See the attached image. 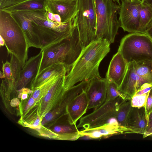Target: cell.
Segmentation results:
<instances>
[{"mask_svg":"<svg viewBox=\"0 0 152 152\" xmlns=\"http://www.w3.org/2000/svg\"><path fill=\"white\" fill-rule=\"evenodd\" d=\"M111 43L105 39H95L84 47L65 76L64 86L67 90L79 83L100 77L99 64L110 52Z\"/></svg>","mask_w":152,"mask_h":152,"instance_id":"6da1fadb","label":"cell"},{"mask_svg":"<svg viewBox=\"0 0 152 152\" xmlns=\"http://www.w3.org/2000/svg\"><path fill=\"white\" fill-rule=\"evenodd\" d=\"M31 20L35 33L43 50L69 37L75 26V18L64 23H58L48 19L45 12L39 10L20 11Z\"/></svg>","mask_w":152,"mask_h":152,"instance_id":"7a4b0ae2","label":"cell"},{"mask_svg":"<svg viewBox=\"0 0 152 152\" xmlns=\"http://www.w3.org/2000/svg\"><path fill=\"white\" fill-rule=\"evenodd\" d=\"M83 48L77 28L75 26L68 37L43 50V53L38 74L49 66L59 63L65 65L68 72Z\"/></svg>","mask_w":152,"mask_h":152,"instance_id":"3957f363","label":"cell"},{"mask_svg":"<svg viewBox=\"0 0 152 152\" xmlns=\"http://www.w3.org/2000/svg\"><path fill=\"white\" fill-rule=\"evenodd\" d=\"M0 36L3 39L8 55L12 54L22 68L28 59L29 48L24 33L11 12L0 9Z\"/></svg>","mask_w":152,"mask_h":152,"instance_id":"277c9868","label":"cell"},{"mask_svg":"<svg viewBox=\"0 0 152 152\" xmlns=\"http://www.w3.org/2000/svg\"><path fill=\"white\" fill-rule=\"evenodd\" d=\"M96 15L95 39L113 43L120 25L117 15L120 6L112 0H95Z\"/></svg>","mask_w":152,"mask_h":152,"instance_id":"5b68a950","label":"cell"},{"mask_svg":"<svg viewBox=\"0 0 152 152\" xmlns=\"http://www.w3.org/2000/svg\"><path fill=\"white\" fill-rule=\"evenodd\" d=\"M118 51L127 63L152 60V40L145 34L131 33L122 38Z\"/></svg>","mask_w":152,"mask_h":152,"instance_id":"8992f818","label":"cell"},{"mask_svg":"<svg viewBox=\"0 0 152 152\" xmlns=\"http://www.w3.org/2000/svg\"><path fill=\"white\" fill-rule=\"evenodd\" d=\"M78 2L75 25L84 48L96 39V15L95 0H78Z\"/></svg>","mask_w":152,"mask_h":152,"instance_id":"52a82bcc","label":"cell"},{"mask_svg":"<svg viewBox=\"0 0 152 152\" xmlns=\"http://www.w3.org/2000/svg\"><path fill=\"white\" fill-rule=\"evenodd\" d=\"M125 100L118 97L113 100L105 101L93 112L81 118L77 126V128L88 129L107 123L111 118H115L119 106Z\"/></svg>","mask_w":152,"mask_h":152,"instance_id":"ba28073f","label":"cell"},{"mask_svg":"<svg viewBox=\"0 0 152 152\" xmlns=\"http://www.w3.org/2000/svg\"><path fill=\"white\" fill-rule=\"evenodd\" d=\"M66 75L59 77L46 95L38 103L37 113L43 118L50 111L61 105L68 94L64 83Z\"/></svg>","mask_w":152,"mask_h":152,"instance_id":"9c48e42d","label":"cell"},{"mask_svg":"<svg viewBox=\"0 0 152 152\" xmlns=\"http://www.w3.org/2000/svg\"><path fill=\"white\" fill-rule=\"evenodd\" d=\"M118 20L120 27L124 31L139 33V14L142 1L121 0Z\"/></svg>","mask_w":152,"mask_h":152,"instance_id":"30bf717a","label":"cell"},{"mask_svg":"<svg viewBox=\"0 0 152 152\" xmlns=\"http://www.w3.org/2000/svg\"><path fill=\"white\" fill-rule=\"evenodd\" d=\"M107 80L101 77L89 81L86 92L88 100V109H97L105 101Z\"/></svg>","mask_w":152,"mask_h":152,"instance_id":"8fae6325","label":"cell"},{"mask_svg":"<svg viewBox=\"0 0 152 152\" xmlns=\"http://www.w3.org/2000/svg\"><path fill=\"white\" fill-rule=\"evenodd\" d=\"M46 3L50 12L60 16L62 23L72 20L77 12L78 0H46Z\"/></svg>","mask_w":152,"mask_h":152,"instance_id":"7c38bea8","label":"cell"},{"mask_svg":"<svg viewBox=\"0 0 152 152\" xmlns=\"http://www.w3.org/2000/svg\"><path fill=\"white\" fill-rule=\"evenodd\" d=\"M130 133L129 129L126 127L119 125L117 122L107 123L101 126L80 131L81 137L87 136L93 139L107 138L119 134Z\"/></svg>","mask_w":152,"mask_h":152,"instance_id":"4fadbf2b","label":"cell"},{"mask_svg":"<svg viewBox=\"0 0 152 152\" xmlns=\"http://www.w3.org/2000/svg\"><path fill=\"white\" fill-rule=\"evenodd\" d=\"M43 53V50H41L38 54L30 57L26 62L16 84V91L25 87L35 77L39 69Z\"/></svg>","mask_w":152,"mask_h":152,"instance_id":"5bb4252c","label":"cell"},{"mask_svg":"<svg viewBox=\"0 0 152 152\" xmlns=\"http://www.w3.org/2000/svg\"><path fill=\"white\" fill-rule=\"evenodd\" d=\"M145 83L137 74L134 62L132 61L128 63L126 73L118 89L131 99L140 87Z\"/></svg>","mask_w":152,"mask_h":152,"instance_id":"9a60e30c","label":"cell"},{"mask_svg":"<svg viewBox=\"0 0 152 152\" xmlns=\"http://www.w3.org/2000/svg\"><path fill=\"white\" fill-rule=\"evenodd\" d=\"M128 65L122 55L118 51L110 62L106 78L108 80L114 83L119 88L126 73Z\"/></svg>","mask_w":152,"mask_h":152,"instance_id":"2e32d148","label":"cell"},{"mask_svg":"<svg viewBox=\"0 0 152 152\" xmlns=\"http://www.w3.org/2000/svg\"><path fill=\"white\" fill-rule=\"evenodd\" d=\"M86 90L76 96L67 107L66 114L68 121L72 124L76 125L77 121L88 109V100Z\"/></svg>","mask_w":152,"mask_h":152,"instance_id":"e0dca14e","label":"cell"},{"mask_svg":"<svg viewBox=\"0 0 152 152\" xmlns=\"http://www.w3.org/2000/svg\"><path fill=\"white\" fill-rule=\"evenodd\" d=\"M147 121L146 118L145 108L133 107L129 114L126 127L130 133L144 134L146 132Z\"/></svg>","mask_w":152,"mask_h":152,"instance_id":"ac0fdd59","label":"cell"},{"mask_svg":"<svg viewBox=\"0 0 152 152\" xmlns=\"http://www.w3.org/2000/svg\"><path fill=\"white\" fill-rule=\"evenodd\" d=\"M11 13L22 28L29 48L32 47L42 49L41 42L34 32L31 19L20 12Z\"/></svg>","mask_w":152,"mask_h":152,"instance_id":"d6986e66","label":"cell"},{"mask_svg":"<svg viewBox=\"0 0 152 152\" xmlns=\"http://www.w3.org/2000/svg\"><path fill=\"white\" fill-rule=\"evenodd\" d=\"M67 68L62 63H56L46 68L38 73L31 81L30 89L34 91L54 76L66 75Z\"/></svg>","mask_w":152,"mask_h":152,"instance_id":"ffe728a7","label":"cell"},{"mask_svg":"<svg viewBox=\"0 0 152 152\" xmlns=\"http://www.w3.org/2000/svg\"><path fill=\"white\" fill-rule=\"evenodd\" d=\"M77 94L73 91H70L62 104L47 113L42 118V125L43 126L56 118L66 114L67 105L70 102L77 96Z\"/></svg>","mask_w":152,"mask_h":152,"instance_id":"44dd1931","label":"cell"},{"mask_svg":"<svg viewBox=\"0 0 152 152\" xmlns=\"http://www.w3.org/2000/svg\"><path fill=\"white\" fill-rule=\"evenodd\" d=\"M46 0H27L3 10L10 12L28 10L45 11Z\"/></svg>","mask_w":152,"mask_h":152,"instance_id":"7402d4cb","label":"cell"},{"mask_svg":"<svg viewBox=\"0 0 152 152\" xmlns=\"http://www.w3.org/2000/svg\"><path fill=\"white\" fill-rule=\"evenodd\" d=\"M134 62L137 75L145 83L152 85V60Z\"/></svg>","mask_w":152,"mask_h":152,"instance_id":"603a6c76","label":"cell"},{"mask_svg":"<svg viewBox=\"0 0 152 152\" xmlns=\"http://www.w3.org/2000/svg\"><path fill=\"white\" fill-rule=\"evenodd\" d=\"M139 20V33L145 34L147 28L152 21V7L144 2H142L140 10Z\"/></svg>","mask_w":152,"mask_h":152,"instance_id":"cb8c5ba5","label":"cell"},{"mask_svg":"<svg viewBox=\"0 0 152 152\" xmlns=\"http://www.w3.org/2000/svg\"><path fill=\"white\" fill-rule=\"evenodd\" d=\"M31 111L23 118H20L19 123L23 126L31 129L41 128L42 126L41 124L42 119L38 115L37 107Z\"/></svg>","mask_w":152,"mask_h":152,"instance_id":"d4e9b609","label":"cell"},{"mask_svg":"<svg viewBox=\"0 0 152 152\" xmlns=\"http://www.w3.org/2000/svg\"><path fill=\"white\" fill-rule=\"evenodd\" d=\"M132 107L131 99L125 100L120 105L115 117L116 121L119 125L126 127L128 118Z\"/></svg>","mask_w":152,"mask_h":152,"instance_id":"484cf974","label":"cell"},{"mask_svg":"<svg viewBox=\"0 0 152 152\" xmlns=\"http://www.w3.org/2000/svg\"><path fill=\"white\" fill-rule=\"evenodd\" d=\"M62 75L52 77L33 91V92L31 94V95L37 102L38 103L42 98L46 95L58 78Z\"/></svg>","mask_w":152,"mask_h":152,"instance_id":"4316f807","label":"cell"},{"mask_svg":"<svg viewBox=\"0 0 152 152\" xmlns=\"http://www.w3.org/2000/svg\"><path fill=\"white\" fill-rule=\"evenodd\" d=\"M10 62L12 69V77L10 81L8 82L12 88L15 89L16 83L19 78L20 72L22 68L21 64L17 58L13 55L10 54Z\"/></svg>","mask_w":152,"mask_h":152,"instance_id":"83f0119b","label":"cell"},{"mask_svg":"<svg viewBox=\"0 0 152 152\" xmlns=\"http://www.w3.org/2000/svg\"><path fill=\"white\" fill-rule=\"evenodd\" d=\"M107 80V96L105 101L114 100L118 97L124 99H131L121 93L118 89V86L114 83Z\"/></svg>","mask_w":152,"mask_h":152,"instance_id":"f1b7e54d","label":"cell"},{"mask_svg":"<svg viewBox=\"0 0 152 152\" xmlns=\"http://www.w3.org/2000/svg\"><path fill=\"white\" fill-rule=\"evenodd\" d=\"M150 92L140 94H134L131 99L132 107H145Z\"/></svg>","mask_w":152,"mask_h":152,"instance_id":"f546056e","label":"cell"},{"mask_svg":"<svg viewBox=\"0 0 152 152\" xmlns=\"http://www.w3.org/2000/svg\"><path fill=\"white\" fill-rule=\"evenodd\" d=\"M37 103H38L36 102L31 94L25 107L22 110L21 118H23L28 114L32 109H33L37 105Z\"/></svg>","mask_w":152,"mask_h":152,"instance_id":"4dcf8cb0","label":"cell"},{"mask_svg":"<svg viewBox=\"0 0 152 152\" xmlns=\"http://www.w3.org/2000/svg\"><path fill=\"white\" fill-rule=\"evenodd\" d=\"M2 70L4 78L7 82L10 81L12 77V69L10 62L7 60L5 62H2Z\"/></svg>","mask_w":152,"mask_h":152,"instance_id":"1f68e13d","label":"cell"},{"mask_svg":"<svg viewBox=\"0 0 152 152\" xmlns=\"http://www.w3.org/2000/svg\"><path fill=\"white\" fill-rule=\"evenodd\" d=\"M27 0H0V9H4Z\"/></svg>","mask_w":152,"mask_h":152,"instance_id":"d6a6232c","label":"cell"},{"mask_svg":"<svg viewBox=\"0 0 152 152\" xmlns=\"http://www.w3.org/2000/svg\"><path fill=\"white\" fill-rule=\"evenodd\" d=\"M145 108V116L148 123L149 115L152 112V89L149 93Z\"/></svg>","mask_w":152,"mask_h":152,"instance_id":"836d02e7","label":"cell"},{"mask_svg":"<svg viewBox=\"0 0 152 152\" xmlns=\"http://www.w3.org/2000/svg\"><path fill=\"white\" fill-rule=\"evenodd\" d=\"M45 15L47 18L52 21L58 23H62L61 22V18L60 16L50 12L46 6L45 8Z\"/></svg>","mask_w":152,"mask_h":152,"instance_id":"e575fe53","label":"cell"},{"mask_svg":"<svg viewBox=\"0 0 152 152\" xmlns=\"http://www.w3.org/2000/svg\"><path fill=\"white\" fill-rule=\"evenodd\" d=\"M145 34H147L152 40V21L147 28Z\"/></svg>","mask_w":152,"mask_h":152,"instance_id":"d590c367","label":"cell"},{"mask_svg":"<svg viewBox=\"0 0 152 152\" xmlns=\"http://www.w3.org/2000/svg\"><path fill=\"white\" fill-rule=\"evenodd\" d=\"M20 104L19 99L17 98H14L12 99L10 102V105L12 107H17Z\"/></svg>","mask_w":152,"mask_h":152,"instance_id":"8d00e7d4","label":"cell"},{"mask_svg":"<svg viewBox=\"0 0 152 152\" xmlns=\"http://www.w3.org/2000/svg\"><path fill=\"white\" fill-rule=\"evenodd\" d=\"M152 127V112L150 113L147 123V131Z\"/></svg>","mask_w":152,"mask_h":152,"instance_id":"74e56055","label":"cell"},{"mask_svg":"<svg viewBox=\"0 0 152 152\" xmlns=\"http://www.w3.org/2000/svg\"><path fill=\"white\" fill-rule=\"evenodd\" d=\"M152 135V127L146 131V132L143 135V138L148 136H151Z\"/></svg>","mask_w":152,"mask_h":152,"instance_id":"f35d334b","label":"cell"},{"mask_svg":"<svg viewBox=\"0 0 152 152\" xmlns=\"http://www.w3.org/2000/svg\"><path fill=\"white\" fill-rule=\"evenodd\" d=\"M142 2H144L152 7V0H142Z\"/></svg>","mask_w":152,"mask_h":152,"instance_id":"ab89813d","label":"cell"},{"mask_svg":"<svg viewBox=\"0 0 152 152\" xmlns=\"http://www.w3.org/2000/svg\"><path fill=\"white\" fill-rule=\"evenodd\" d=\"M0 46L1 47L5 45V42L3 38L0 36Z\"/></svg>","mask_w":152,"mask_h":152,"instance_id":"60d3db41","label":"cell"},{"mask_svg":"<svg viewBox=\"0 0 152 152\" xmlns=\"http://www.w3.org/2000/svg\"><path fill=\"white\" fill-rule=\"evenodd\" d=\"M113 1L115 2V3H117L118 5H119V6H121V3L120 2V1H121V0H112Z\"/></svg>","mask_w":152,"mask_h":152,"instance_id":"b9f144b4","label":"cell"},{"mask_svg":"<svg viewBox=\"0 0 152 152\" xmlns=\"http://www.w3.org/2000/svg\"><path fill=\"white\" fill-rule=\"evenodd\" d=\"M0 77L1 79L4 78V75L2 72L1 71L0 72Z\"/></svg>","mask_w":152,"mask_h":152,"instance_id":"7bdbcfd3","label":"cell"},{"mask_svg":"<svg viewBox=\"0 0 152 152\" xmlns=\"http://www.w3.org/2000/svg\"><path fill=\"white\" fill-rule=\"evenodd\" d=\"M129 0V1H133L134 0Z\"/></svg>","mask_w":152,"mask_h":152,"instance_id":"ee69618b","label":"cell"},{"mask_svg":"<svg viewBox=\"0 0 152 152\" xmlns=\"http://www.w3.org/2000/svg\"><path fill=\"white\" fill-rule=\"evenodd\" d=\"M151 136H152V135Z\"/></svg>","mask_w":152,"mask_h":152,"instance_id":"f6af8a7d","label":"cell"},{"mask_svg":"<svg viewBox=\"0 0 152 152\" xmlns=\"http://www.w3.org/2000/svg\"></svg>","mask_w":152,"mask_h":152,"instance_id":"bcb514c9","label":"cell"}]
</instances>
